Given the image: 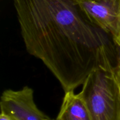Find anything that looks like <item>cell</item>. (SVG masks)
Returning a JSON list of instances; mask_svg holds the SVG:
<instances>
[{
    "mask_svg": "<svg viewBox=\"0 0 120 120\" xmlns=\"http://www.w3.org/2000/svg\"><path fill=\"white\" fill-rule=\"evenodd\" d=\"M26 51L42 61L64 92L100 67L113 69L118 48L77 0H12Z\"/></svg>",
    "mask_w": 120,
    "mask_h": 120,
    "instance_id": "cell-1",
    "label": "cell"
},
{
    "mask_svg": "<svg viewBox=\"0 0 120 120\" xmlns=\"http://www.w3.org/2000/svg\"><path fill=\"white\" fill-rule=\"evenodd\" d=\"M92 120H120V91L113 69L90 73L80 92Z\"/></svg>",
    "mask_w": 120,
    "mask_h": 120,
    "instance_id": "cell-2",
    "label": "cell"
},
{
    "mask_svg": "<svg viewBox=\"0 0 120 120\" xmlns=\"http://www.w3.org/2000/svg\"><path fill=\"white\" fill-rule=\"evenodd\" d=\"M88 18L120 48V0H77Z\"/></svg>",
    "mask_w": 120,
    "mask_h": 120,
    "instance_id": "cell-3",
    "label": "cell"
},
{
    "mask_svg": "<svg viewBox=\"0 0 120 120\" xmlns=\"http://www.w3.org/2000/svg\"><path fill=\"white\" fill-rule=\"evenodd\" d=\"M34 95L33 89L28 86L18 90H5L1 97V112L15 120L48 119L36 105Z\"/></svg>",
    "mask_w": 120,
    "mask_h": 120,
    "instance_id": "cell-4",
    "label": "cell"
},
{
    "mask_svg": "<svg viewBox=\"0 0 120 120\" xmlns=\"http://www.w3.org/2000/svg\"><path fill=\"white\" fill-rule=\"evenodd\" d=\"M75 90L64 92L63 101L56 120H92L80 93Z\"/></svg>",
    "mask_w": 120,
    "mask_h": 120,
    "instance_id": "cell-5",
    "label": "cell"
},
{
    "mask_svg": "<svg viewBox=\"0 0 120 120\" xmlns=\"http://www.w3.org/2000/svg\"><path fill=\"white\" fill-rule=\"evenodd\" d=\"M114 73L120 91V48H118V56L117 62L114 68Z\"/></svg>",
    "mask_w": 120,
    "mask_h": 120,
    "instance_id": "cell-6",
    "label": "cell"
},
{
    "mask_svg": "<svg viewBox=\"0 0 120 120\" xmlns=\"http://www.w3.org/2000/svg\"><path fill=\"white\" fill-rule=\"evenodd\" d=\"M0 120H15L9 116H7V114L1 112V115H0Z\"/></svg>",
    "mask_w": 120,
    "mask_h": 120,
    "instance_id": "cell-7",
    "label": "cell"
},
{
    "mask_svg": "<svg viewBox=\"0 0 120 120\" xmlns=\"http://www.w3.org/2000/svg\"><path fill=\"white\" fill-rule=\"evenodd\" d=\"M50 120V119H49V118H48V119H47V120Z\"/></svg>",
    "mask_w": 120,
    "mask_h": 120,
    "instance_id": "cell-8",
    "label": "cell"
}]
</instances>
